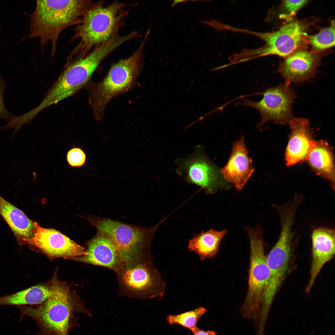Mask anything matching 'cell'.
Segmentation results:
<instances>
[{
  "instance_id": "8fae6325",
  "label": "cell",
  "mask_w": 335,
  "mask_h": 335,
  "mask_svg": "<svg viewBox=\"0 0 335 335\" xmlns=\"http://www.w3.org/2000/svg\"><path fill=\"white\" fill-rule=\"evenodd\" d=\"M292 228L288 223L280 225L278 240L266 256L270 275L260 303L262 311H269L288 270L294 237Z\"/></svg>"
},
{
  "instance_id": "4fadbf2b",
  "label": "cell",
  "mask_w": 335,
  "mask_h": 335,
  "mask_svg": "<svg viewBox=\"0 0 335 335\" xmlns=\"http://www.w3.org/2000/svg\"><path fill=\"white\" fill-rule=\"evenodd\" d=\"M35 227L33 236L25 244L35 246L50 258L70 259L87 255L84 248L60 232L42 227L36 222Z\"/></svg>"
},
{
  "instance_id": "4316f807",
  "label": "cell",
  "mask_w": 335,
  "mask_h": 335,
  "mask_svg": "<svg viewBox=\"0 0 335 335\" xmlns=\"http://www.w3.org/2000/svg\"><path fill=\"white\" fill-rule=\"evenodd\" d=\"M308 1L306 0L283 1V7L287 13L286 16H291L294 15Z\"/></svg>"
},
{
  "instance_id": "6da1fadb",
  "label": "cell",
  "mask_w": 335,
  "mask_h": 335,
  "mask_svg": "<svg viewBox=\"0 0 335 335\" xmlns=\"http://www.w3.org/2000/svg\"><path fill=\"white\" fill-rule=\"evenodd\" d=\"M104 3L103 1L94 2L76 25L71 41L80 40L66 62L85 57L92 50L118 34L129 13L127 7L135 5L117 1L107 6Z\"/></svg>"
},
{
  "instance_id": "ffe728a7",
  "label": "cell",
  "mask_w": 335,
  "mask_h": 335,
  "mask_svg": "<svg viewBox=\"0 0 335 335\" xmlns=\"http://www.w3.org/2000/svg\"><path fill=\"white\" fill-rule=\"evenodd\" d=\"M0 215L11 230L20 245L24 244L25 240L33 236L35 222L0 195Z\"/></svg>"
},
{
  "instance_id": "3957f363",
  "label": "cell",
  "mask_w": 335,
  "mask_h": 335,
  "mask_svg": "<svg viewBox=\"0 0 335 335\" xmlns=\"http://www.w3.org/2000/svg\"><path fill=\"white\" fill-rule=\"evenodd\" d=\"M149 34L146 33L140 45L130 56L112 65L103 78L97 82L91 80L85 86L89 94L88 102L96 120L104 117L106 107L112 99L137 84L138 78L144 66L143 49Z\"/></svg>"
},
{
  "instance_id": "484cf974",
  "label": "cell",
  "mask_w": 335,
  "mask_h": 335,
  "mask_svg": "<svg viewBox=\"0 0 335 335\" xmlns=\"http://www.w3.org/2000/svg\"><path fill=\"white\" fill-rule=\"evenodd\" d=\"M6 87L5 79L0 72V119L6 120L7 122L13 115L7 110L5 105L4 97Z\"/></svg>"
},
{
  "instance_id": "7a4b0ae2",
  "label": "cell",
  "mask_w": 335,
  "mask_h": 335,
  "mask_svg": "<svg viewBox=\"0 0 335 335\" xmlns=\"http://www.w3.org/2000/svg\"><path fill=\"white\" fill-rule=\"evenodd\" d=\"M93 3L90 0L36 1L35 9L30 16V38H39L42 48L50 42L51 55L54 56L60 33L78 24Z\"/></svg>"
},
{
  "instance_id": "83f0119b",
  "label": "cell",
  "mask_w": 335,
  "mask_h": 335,
  "mask_svg": "<svg viewBox=\"0 0 335 335\" xmlns=\"http://www.w3.org/2000/svg\"><path fill=\"white\" fill-rule=\"evenodd\" d=\"M194 335H217L215 332L213 331H205L200 329L197 327L191 331Z\"/></svg>"
},
{
  "instance_id": "d4e9b609",
  "label": "cell",
  "mask_w": 335,
  "mask_h": 335,
  "mask_svg": "<svg viewBox=\"0 0 335 335\" xmlns=\"http://www.w3.org/2000/svg\"><path fill=\"white\" fill-rule=\"evenodd\" d=\"M67 160L69 165L72 167L82 166L85 163L86 156L80 148H74L68 153Z\"/></svg>"
},
{
  "instance_id": "ba28073f",
  "label": "cell",
  "mask_w": 335,
  "mask_h": 335,
  "mask_svg": "<svg viewBox=\"0 0 335 335\" xmlns=\"http://www.w3.org/2000/svg\"><path fill=\"white\" fill-rule=\"evenodd\" d=\"M250 242L248 288L241 309L243 317L253 319L257 315L270 275L265 255L263 230L259 226L246 228Z\"/></svg>"
},
{
  "instance_id": "5bb4252c",
  "label": "cell",
  "mask_w": 335,
  "mask_h": 335,
  "mask_svg": "<svg viewBox=\"0 0 335 335\" xmlns=\"http://www.w3.org/2000/svg\"><path fill=\"white\" fill-rule=\"evenodd\" d=\"M87 255L70 259L83 263L105 267L117 274L124 266L119 254L110 240L97 231L86 243Z\"/></svg>"
},
{
  "instance_id": "30bf717a",
  "label": "cell",
  "mask_w": 335,
  "mask_h": 335,
  "mask_svg": "<svg viewBox=\"0 0 335 335\" xmlns=\"http://www.w3.org/2000/svg\"><path fill=\"white\" fill-rule=\"evenodd\" d=\"M261 94L263 97L260 101L243 99L236 105L249 107L259 112L261 119L256 128L260 130L270 121L276 124H288L293 118L292 104L297 97L290 84L285 83L268 88Z\"/></svg>"
},
{
  "instance_id": "9c48e42d",
  "label": "cell",
  "mask_w": 335,
  "mask_h": 335,
  "mask_svg": "<svg viewBox=\"0 0 335 335\" xmlns=\"http://www.w3.org/2000/svg\"><path fill=\"white\" fill-rule=\"evenodd\" d=\"M120 294L139 299L162 295L164 285L151 261L124 265L117 274Z\"/></svg>"
},
{
  "instance_id": "7c38bea8",
  "label": "cell",
  "mask_w": 335,
  "mask_h": 335,
  "mask_svg": "<svg viewBox=\"0 0 335 335\" xmlns=\"http://www.w3.org/2000/svg\"><path fill=\"white\" fill-rule=\"evenodd\" d=\"M177 171L186 181L213 194L219 189L229 186L220 169L207 156L203 146L198 145L189 156L177 159Z\"/></svg>"
},
{
  "instance_id": "277c9868",
  "label": "cell",
  "mask_w": 335,
  "mask_h": 335,
  "mask_svg": "<svg viewBox=\"0 0 335 335\" xmlns=\"http://www.w3.org/2000/svg\"><path fill=\"white\" fill-rule=\"evenodd\" d=\"M53 296L36 307L18 306L21 317L28 316L35 321L39 329L36 335H69L78 324L75 312L92 316L82 304H78L70 295L66 283L59 281Z\"/></svg>"
},
{
  "instance_id": "603a6c76",
  "label": "cell",
  "mask_w": 335,
  "mask_h": 335,
  "mask_svg": "<svg viewBox=\"0 0 335 335\" xmlns=\"http://www.w3.org/2000/svg\"><path fill=\"white\" fill-rule=\"evenodd\" d=\"M206 309L202 307L180 314L169 315L166 317L168 323L170 325L176 324L186 328L191 331L197 326L200 319L204 315Z\"/></svg>"
},
{
  "instance_id": "d6986e66",
  "label": "cell",
  "mask_w": 335,
  "mask_h": 335,
  "mask_svg": "<svg viewBox=\"0 0 335 335\" xmlns=\"http://www.w3.org/2000/svg\"><path fill=\"white\" fill-rule=\"evenodd\" d=\"M306 160L313 171L327 180L334 190V157L333 148L326 141L315 140Z\"/></svg>"
},
{
  "instance_id": "e0dca14e",
  "label": "cell",
  "mask_w": 335,
  "mask_h": 335,
  "mask_svg": "<svg viewBox=\"0 0 335 335\" xmlns=\"http://www.w3.org/2000/svg\"><path fill=\"white\" fill-rule=\"evenodd\" d=\"M288 124L291 132L285 150V159L289 166L306 160L315 140L307 118H293Z\"/></svg>"
},
{
  "instance_id": "8992f818",
  "label": "cell",
  "mask_w": 335,
  "mask_h": 335,
  "mask_svg": "<svg viewBox=\"0 0 335 335\" xmlns=\"http://www.w3.org/2000/svg\"><path fill=\"white\" fill-rule=\"evenodd\" d=\"M92 225L106 236L118 252L124 266L151 261L150 246L162 222L148 227L92 215L86 217Z\"/></svg>"
},
{
  "instance_id": "2e32d148",
  "label": "cell",
  "mask_w": 335,
  "mask_h": 335,
  "mask_svg": "<svg viewBox=\"0 0 335 335\" xmlns=\"http://www.w3.org/2000/svg\"><path fill=\"white\" fill-rule=\"evenodd\" d=\"M230 156L226 164L220 169L224 180L241 190L254 171L251 159L244 142L243 136L233 144Z\"/></svg>"
},
{
  "instance_id": "5b68a950",
  "label": "cell",
  "mask_w": 335,
  "mask_h": 335,
  "mask_svg": "<svg viewBox=\"0 0 335 335\" xmlns=\"http://www.w3.org/2000/svg\"><path fill=\"white\" fill-rule=\"evenodd\" d=\"M113 51L112 45L107 42L93 49L85 57L66 62L40 104L26 113L27 117L32 120L44 109L84 88L100 63Z\"/></svg>"
},
{
  "instance_id": "cb8c5ba5",
  "label": "cell",
  "mask_w": 335,
  "mask_h": 335,
  "mask_svg": "<svg viewBox=\"0 0 335 335\" xmlns=\"http://www.w3.org/2000/svg\"><path fill=\"white\" fill-rule=\"evenodd\" d=\"M309 43L315 51L325 50L335 46V22L320 30L317 34L306 38Z\"/></svg>"
},
{
  "instance_id": "7402d4cb",
  "label": "cell",
  "mask_w": 335,
  "mask_h": 335,
  "mask_svg": "<svg viewBox=\"0 0 335 335\" xmlns=\"http://www.w3.org/2000/svg\"><path fill=\"white\" fill-rule=\"evenodd\" d=\"M227 233L223 230L218 231L210 229L203 231L189 241L188 249L197 253L202 261L214 257L216 255L221 241Z\"/></svg>"
},
{
  "instance_id": "52a82bcc",
  "label": "cell",
  "mask_w": 335,
  "mask_h": 335,
  "mask_svg": "<svg viewBox=\"0 0 335 335\" xmlns=\"http://www.w3.org/2000/svg\"><path fill=\"white\" fill-rule=\"evenodd\" d=\"M306 22L294 20L271 32H258L235 27L234 32L249 34L263 41V46L254 49H245L234 54V59L238 64L260 57L275 55L286 57L295 51L302 44L308 27Z\"/></svg>"
},
{
  "instance_id": "9a60e30c",
  "label": "cell",
  "mask_w": 335,
  "mask_h": 335,
  "mask_svg": "<svg viewBox=\"0 0 335 335\" xmlns=\"http://www.w3.org/2000/svg\"><path fill=\"white\" fill-rule=\"evenodd\" d=\"M320 59L313 52L306 50L296 51L281 63L278 72L285 83H302L315 76Z\"/></svg>"
},
{
  "instance_id": "44dd1931",
  "label": "cell",
  "mask_w": 335,
  "mask_h": 335,
  "mask_svg": "<svg viewBox=\"0 0 335 335\" xmlns=\"http://www.w3.org/2000/svg\"><path fill=\"white\" fill-rule=\"evenodd\" d=\"M53 290L49 284H39L0 297V305L39 304L51 297Z\"/></svg>"
},
{
  "instance_id": "ac0fdd59",
  "label": "cell",
  "mask_w": 335,
  "mask_h": 335,
  "mask_svg": "<svg viewBox=\"0 0 335 335\" xmlns=\"http://www.w3.org/2000/svg\"><path fill=\"white\" fill-rule=\"evenodd\" d=\"M312 260L310 277L305 291L309 293L324 265L333 257L335 253L334 229L320 227L315 228L311 235Z\"/></svg>"
}]
</instances>
